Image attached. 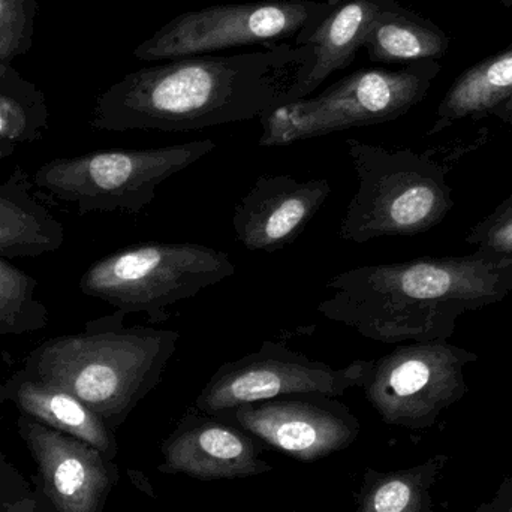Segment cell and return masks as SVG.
Instances as JSON below:
<instances>
[{
    "label": "cell",
    "mask_w": 512,
    "mask_h": 512,
    "mask_svg": "<svg viewBox=\"0 0 512 512\" xmlns=\"http://www.w3.org/2000/svg\"><path fill=\"white\" fill-rule=\"evenodd\" d=\"M309 59L307 45L280 42L236 56L201 54L138 69L99 96L90 126L191 132L256 119L283 104Z\"/></svg>",
    "instance_id": "obj_1"
},
{
    "label": "cell",
    "mask_w": 512,
    "mask_h": 512,
    "mask_svg": "<svg viewBox=\"0 0 512 512\" xmlns=\"http://www.w3.org/2000/svg\"><path fill=\"white\" fill-rule=\"evenodd\" d=\"M316 310L381 343L448 340L465 313L512 292V255L477 251L363 265L331 277Z\"/></svg>",
    "instance_id": "obj_2"
},
{
    "label": "cell",
    "mask_w": 512,
    "mask_h": 512,
    "mask_svg": "<svg viewBox=\"0 0 512 512\" xmlns=\"http://www.w3.org/2000/svg\"><path fill=\"white\" fill-rule=\"evenodd\" d=\"M125 319L116 310L90 319L80 333L51 337L24 358L21 369L65 388L116 432L161 384L180 339L179 331L126 327Z\"/></svg>",
    "instance_id": "obj_3"
},
{
    "label": "cell",
    "mask_w": 512,
    "mask_h": 512,
    "mask_svg": "<svg viewBox=\"0 0 512 512\" xmlns=\"http://www.w3.org/2000/svg\"><path fill=\"white\" fill-rule=\"evenodd\" d=\"M486 140L477 135L415 152L348 138L358 189L346 207L340 239L364 245L379 237L417 236L442 224L454 209L448 174Z\"/></svg>",
    "instance_id": "obj_4"
},
{
    "label": "cell",
    "mask_w": 512,
    "mask_h": 512,
    "mask_svg": "<svg viewBox=\"0 0 512 512\" xmlns=\"http://www.w3.org/2000/svg\"><path fill=\"white\" fill-rule=\"evenodd\" d=\"M439 66L418 62L397 71L360 69L315 96L265 111L259 147H285L405 116L426 98Z\"/></svg>",
    "instance_id": "obj_5"
},
{
    "label": "cell",
    "mask_w": 512,
    "mask_h": 512,
    "mask_svg": "<svg viewBox=\"0 0 512 512\" xmlns=\"http://www.w3.org/2000/svg\"><path fill=\"white\" fill-rule=\"evenodd\" d=\"M236 273L230 255L198 243H140L93 262L80 291L119 312L146 313L152 324L170 319L168 307Z\"/></svg>",
    "instance_id": "obj_6"
},
{
    "label": "cell",
    "mask_w": 512,
    "mask_h": 512,
    "mask_svg": "<svg viewBox=\"0 0 512 512\" xmlns=\"http://www.w3.org/2000/svg\"><path fill=\"white\" fill-rule=\"evenodd\" d=\"M216 149L213 140L150 149L98 150L42 164L33 185L80 215L123 212L137 215L150 206L156 189Z\"/></svg>",
    "instance_id": "obj_7"
},
{
    "label": "cell",
    "mask_w": 512,
    "mask_h": 512,
    "mask_svg": "<svg viewBox=\"0 0 512 512\" xmlns=\"http://www.w3.org/2000/svg\"><path fill=\"white\" fill-rule=\"evenodd\" d=\"M342 0H258L183 12L134 50L138 60H174L236 47L303 45Z\"/></svg>",
    "instance_id": "obj_8"
},
{
    "label": "cell",
    "mask_w": 512,
    "mask_h": 512,
    "mask_svg": "<svg viewBox=\"0 0 512 512\" xmlns=\"http://www.w3.org/2000/svg\"><path fill=\"white\" fill-rule=\"evenodd\" d=\"M478 358L448 340L399 346L372 360L361 390L384 423L424 429L468 393L465 369Z\"/></svg>",
    "instance_id": "obj_9"
},
{
    "label": "cell",
    "mask_w": 512,
    "mask_h": 512,
    "mask_svg": "<svg viewBox=\"0 0 512 512\" xmlns=\"http://www.w3.org/2000/svg\"><path fill=\"white\" fill-rule=\"evenodd\" d=\"M372 361L355 360L342 369L288 348L285 343L264 340L258 351L222 364L204 385L194 408L219 415L237 406L295 394L340 397L361 388Z\"/></svg>",
    "instance_id": "obj_10"
},
{
    "label": "cell",
    "mask_w": 512,
    "mask_h": 512,
    "mask_svg": "<svg viewBox=\"0 0 512 512\" xmlns=\"http://www.w3.org/2000/svg\"><path fill=\"white\" fill-rule=\"evenodd\" d=\"M218 417L298 462H318L346 450L360 435L354 412L322 394H295L248 403Z\"/></svg>",
    "instance_id": "obj_11"
},
{
    "label": "cell",
    "mask_w": 512,
    "mask_h": 512,
    "mask_svg": "<svg viewBox=\"0 0 512 512\" xmlns=\"http://www.w3.org/2000/svg\"><path fill=\"white\" fill-rule=\"evenodd\" d=\"M17 432L36 466L35 489L50 512H104L119 466L92 445L20 414Z\"/></svg>",
    "instance_id": "obj_12"
},
{
    "label": "cell",
    "mask_w": 512,
    "mask_h": 512,
    "mask_svg": "<svg viewBox=\"0 0 512 512\" xmlns=\"http://www.w3.org/2000/svg\"><path fill=\"white\" fill-rule=\"evenodd\" d=\"M251 433L218 415L189 408L161 445L158 471L198 481L240 480L273 471Z\"/></svg>",
    "instance_id": "obj_13"
},
{
    "label": "cell",
    "mask_w": 512,
    "mask_h": 512,
    "mask_svg": "<svg viewBox=\"0 0 512 512\" xmlns=\"http://www.w3.org/2000/svg\"><path fill=\"white\" fill-rule=\"evenodd\" d=\"M330 195L331 185L325 179L259 176L234 209L236 239L251 252L282 251L301 236Z\"/></svg>",
    "instance_id": "obj_14"
},
{
    "label": "cell",
    "mask_w": 512,
    "mask_h": 512,
    "mask_svg": "<svg viewBox=\"0 0 512 512\" xmlns=\"http://www.w3.org/2000/svg\"><path fill=\"white\" fill-rule=\"evenodd\" d=\"M396 5V0H342L304 41L310 59L283 96V104L307 98L334 72L349 68L379 15Z\"/></svg>",
    "instance_id": "obj_15"
},
{
    "label": "cell",
    "mask_w": 512,
    "mask_h": 512,
    "mask_svg": "<svg viewBox=\"0 0 512 512\" xmlns=\"http://www.w3.org/2000/svg\"><path fill=\"white\" fill-rule=\"evenodd\" d=\"M5 387L9 402L17 406L20 414L92 445L110 460L116 459L119 453L116 432L65 388L41 381L23 369L9 376Z\"/></svg>",
    "instance_id": "obj_16"
},
{
    "label": "cell",
    "mask_w": 512,
    "mask_h": 512,
    "mask_svg": "<svg viewBox=\"0 0 512 512\" xmlns=\"http://www.w3.org/2000/svg\"><path fill=\"white\" fill-rule=\"evenodd\" d=\"M33 182L21 168L0 182V256L38 258L65 243L62 222L32 194Z\"/></svg>",
    "instance_id": "obj_17"
},
{
    "label": "cell",
    "mask_w": 512,
    "mask_h": 512,
    "mask_svg": "<svg viewBox=\"0 0 512 512\" xmlns=\"http://www.w3.org/2000/svg\"><path fill=\"white\" fill-rule=\"evenodd\" d=\"M512 98V50L490 57L457 78L436 111L427 135H436L465 119L492 116Z\"/></svg>",
    "instance_id": "obj_18"
},
{
    "label": "cell",
    "mask_w": 512,
    "mask_h": 512,
    "mask_svg": "<svg viewBox=\"0 0 512 512\" xmlns=\"http://www.w3.org/2000/svg\"><path fill=\"white\" fill-rule=\"evenodd\" d=\"M364 47L372 62H426L447 51L448 38L435 24L396 5L379 15Z\"/></svg>",
    "instance_id": "obj_19"
},
{
    "label": "cell",
    "mask_w": 512,
    "mask_h": 512,
    "mask_svg": "<svg viewBox=\"0 0 512 512\" xmlns=\"http://www.w3.org/2000/svg\"><path fill=\"white\" fill-rule=\"evenodd\" d=\"M47 96L11 65H0V161L35 143L48 129Z\"/></svg>",
    "instance_id": "obj_20"
},
{
    "label": "cell",
    "mask_w": 512,
    "mask_h": 512,
    "mask_svg": "<svg viewBox=\"0 0 512 512\" xmlns=\"http://www.w3.org/2000/svg\"><path fill=\"white\" fill-rule=\"evenodd\" d=\"M435 462L397 472L367 469L352 512H427Z\"/></svg>",
    "instance_id": "obj_21"
},
{
    "label": "cell",
    "mask_w": 512,
    "mask_h": 512,
    "mask_svg": "<svg viewBox=\"0 0 512 512\" xmlns=\"http://www.w3.org/2000/svg\"><path fill=\"white\" fill-rule=\"evenodd\" d=\"M50 310L38 298V280L0 256V336L44 330Z\"/></svg>",
    "instance_id": "obj_22"
},
{
    "label": "cell",
    "mask_w": 512,
    "mask_h": 512,
    "mask_svg": "<svg viewBox=\"0 0 512 512\" xmlns=\"http://www.w3.org/2000/svg\"><path fill=\"white\" fill-rule=\"evenodd\" d=\"M38 0H0V65L33 47Z\"/></svg>",
    "instance_id": "obj_23"
},
{
    "label": "cell",
    "mask_w": 512,
    "mask_h": 512,
    "mask_svg": "<svg viewBox=\"0 0 512 512\" xmlns=\"http://www.w3.org/2000/svg\"><path fill=\"white\" fill-rule=\"evenodd\" d=\"M466 243L480 251L512 255V203H502L492 215L472 227Z\"/></svg>",
    "instance_id": "obj_24"
},
{
    "label": "cell",
    "mask_w": 512,
    "mask_h": 512,
    "mask_svg": "<svg viewBox=\"0 0 512 512\" xmlns=\"http://www.w3.org/2000/svg\"><path fill=\"white\" fill-rule=\"evenodd\" d=\"M9 402L8 390L5 384H0V409ZM32 492V487L27 483L24 475L8 462L2 448H0V505L18 501Z\"/></svg>",
    "instance_id": "obj_25"
},
{
    "label": "cell",
    "mask_w": 512,
    "mask_h": 512,
    "mask_svg": "<svg viewBox=\"0 0 512 512\" xmlns=\"http://www.w3.org/2000/svg\"><path fill=\"white\" fill-rule=\"evenodd\" d=\"M0 512H50L41 493L32 489L29 495L9 504L0 505Z\"/></svg>",
    "instance_id": "obj_26"
},
{
    "label": "cell",
    "mask_w": 512,
    "mask_h": 512,
    "mask_svg": "<svg viewBox=\"0 0 512 512\" xmlns=\"http://www.w3.org/2000/svg\"><path fill=\"white\" fill-rule=\"evenodd\" d=\"M492 116H496L499 120H502V122L512 126V98L508 99L504 104L499 105V107L493 111Z\"/></svg>",
    "instance_id": "obj_27"
},
{
    "label": "cell",
    "mask_w": 512,
    "mask_h": 512,
    "mask_svg": "<svg viewBox=\"0 0 512 512\" xmlns=\"http://www.w3.org/2000/svg\"><path fill=\"white\" fill-rule=\"evenodd\" d=\"M512 203V192L510 197L507 198V200L504 201V204H511Z\"/></svg>",
    "instance_id": "obj_28"
},
{
    "label": "cell",
    "mask_w": 512,
    "mask_h": 512,
    "mask_svg": "<svg viewBox=\"0 0 512 512\" xmlns=\"http://www.w3.org/2000/svg\"><path fill=\"white\" fill-rule=\"evenodd\" d=\"M276 512H297V511H276Z\"/></svg>",
    "instance_id": "obj_29"
},
{
    "label": "cell",
    "mask_w": 512,
    "mask_h": 512,
    "mask_svg": "<svg viewBox=\"0 0 512 512\" xmlns=\"http://www.w3.org/2000/svg\"><path fill=\"white\" fill-rule=\"evenodd\" d=\"M511 2H512V0H511Z\"/></svg>",
    "instance_id": "obj_30"
}]
</instances>
